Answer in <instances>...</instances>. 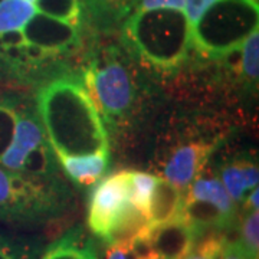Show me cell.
Segmentation results:
<instances>
[{"mask_svg":"<svg viewBox=\"0 0 259 259\" xmlns=\"http://www.w3.org/2000/svg\"><path fill=\"white\" fill-rule=\"evenodd\" d=\"M37 117L48 143L61 156L108 153L101 114L85 87L71 78H58L37 91Z\"/></svg>","mask_w":259,"mask_h":259,"instance_id":"cell-1","label":"cell"},{"mask_svg":"<svg viewBox=\"0 0 259 259\" xmlns=\"http://www.w3.org/2000/svg\"><path fill=\"white\" fill-rule=\"evenodd\" d=\"M125 32L140 56L160 69L183 64L192 44V26L183 10H139Z\"/></svg>","mask_w":259,"mask_h":259,"instance_id":"cell-2","label":"cell"},{"mask_svg":"<svg viewBox=\"0 0 259 259\" xmlns=\"http://www.w3.org/2000/svg\"><path fill=\"white\" fill-rule=\"evenodd\" d=\"M258 0H216L192 28V40L206 55H229L258 29Z\"/></svg>","mask_w":259,"mask_h":259,"instance_id":"cell-3","label":"cell"},{"mask_svg":"<svg viewBox=\"0 0 259 259\" xmlns=\"http://www.w3.org/2000/svg\"><path fill=\"white\" fill-rule=\"evenodd\" d=\"M65 200L55 177L28 176L0 167V219L39 221L56 214Z\"/></svg>","mask_w":259,"mask_h":259,"instance_id":"cell-4","label":"cell"},{"mask_svg":"<svg viewBox=\"0 0 259 259\" xmlns=\"http://www.w3.org/2000/svg\"><path fill=\"white\" fill-rule=\"evenodd\" d=\"M85 90L101 117L108 120L127 114L136 100L134 79L118 61L91 65L85 72Z\"/></svg>","mask_w":259,"mask_h":259,"instance_id":"cell-5","label":"cell"},{"mask_svg":"<svg viewBox=\"0 0 259 259\" xmlns=\"http://www.w3.org/2000/svg\"><path fill=\"white\" fill-rule=\"evenodd\" d=\"M131 171L105 177L95 187L90 202L88 225L94 235L104 238L125 206L130 203Z\"/></svg>","mask_w":259,"mask_h":259,"instance_id":"cell-6","label":"cell"},{"mask_svg":"<svg viewBox=\"0 0 259 259\" xmlns=\"http://www.w3.org/2000/svg\"><path fill=\"white\" fill-rule=\"evenodd\" d=\"M26 44L45 51L49 55L69 52L79 40V32L74 23L35 13L22 28Z\"/></svg>","mask_w":259,"mask_h":259,"instance_id":"cell-7","label":"cell"},{"mask_svg":"<svg viewBox=\"0 0 259 259\" xmlns=\"http://www.w3.org/2000/svg\"><path fill=\"white\" fill-rule=\"evenodd\" d=\"M47 136L36 114L20 110L15 136L8 150L0 157V166L10 171L22 173V167L30 151L47 143Z\"/></svg>","mask_w":259,"mask_h":259,"instance_id":"cell-8","label":"cell"},{"mask_svg":"<svg viewBox=\"0 0 259 259\" xmlns=\"http://www.w3.org/2000/svg\"><path fill=\"white\" fill-rule=\"evenodd\" d=\"M197 232L182 216L153 228L151 246L160 259H183L193 250Z\"/></svg>","mask_w":259,"mask_h":259,"instance_id":"cell-9","label":"cell"},{"mask_svg":"<svg viewBox=\"0 0 259 259\" xmlns=\"http://www.w3.org/2000/svg\"><path fill=\"white\" fill-rule=\"evenodd\" d=\"M213 147L204 143L183 144L173 150L164 164V180L179 189L189 187L203 168Z\"/></svg>","mask_w":259,"mask_h":259,"instance_id":"cell-10","label":"cell"},{"mask_svg":"<svg viewBox=\"0 0 259 259\" xmlns=\"http://www.w3.org/2000/svg\"><path fill=\"white\" fill-rule=\"evenodd\" d=\"M153 226L143 213L137 210L131 203L117 216L111 225L110 231L102 238L110 246H122L128 248L137 238L143 235H150Z\"/></svg>","mask_w":259,"mask_h":259,"instance_id":"cell-11","label":"cell"},{"mask_svg":"<svg viewBox=\"0 0 259 259\" xmlns=\"http://www.w3.org/2000/svg\"><path fill=\"white\" fill-rule=\"evenodd\" d=\"M183 194L180 189L164 179H157L148 206V223L156 228L180 216Z\"/></svg>","mask_w":259,"mask_h":259,"instance_id":"cell-12","label":"cell"},{"mask_svg":"<svg viewBox=\"0 0 259 259\" xmlns=\"http://www.w3.org/2000/svg\"><path fill=\"white\" fill-rule=\"evenodd\" d=\"M180 216L194 231L199 233L206 231H222L232 226V219L226 218L219 209L206 202H199L186 197L183 199Z\"/></svg>","mask_w":259,"mask_h":259,"instance_id":"cell-13","label":"cell"},{"mask_svg":"<svg viewBox=\"0 0 259 259\" xmlns=\"http://www.w3.org/2000/svg\"><path fill=\"white\" fill-rule=\"evenodd\" d=\"M59 160L66 175L75 183L90 186L104 175L108 166V153H97L88 156H61Z\"/></svg>","mask_w":259,"mask_h":259,"instance_id":"cell-14","label":"cell"},{"mask_svg":"<svg viewBox=\"0 0 259 259\" xmlns=\"http://www.w3.org/2000/svg\"><path fill=\"white\" fill-rule=\"evenodd\" d=\"M189 199L199 200V202H206L219 209L221 212L233 219L235 216V204L232 197L228 194L226 189L223 187L222 182L219 179H197L190 183L189 187Z\"/></svg>","mask_w":259,"mask_h":259,"instance_id":"cell-15","label":"cell"},{"mask_svg":"<svg viewBox=\"0 0 259 259\" xmlns=\"http://www.w3.org/2000/svg\"><path fill=\"white\" fill-rule=\"evenodd\" d=\"M40 259H97L93 243L76 229L54 243Z\"/></svg>","mask_w":259,"mask_h":259,"instance_id":"cell-16","label":"cell"},{"mask_svg":"<svg viewBox=\"0 0 259 259\" xmlns=\"http://www.w3.org/2000/svg\"><path fill=\"white\" fill-rule=\"evenodd\" d=\"M35 13L29 0H0V33L22 29Z\"/></svg>","mask_w":259,"mask_h":259,"instance_id":"cell-17","label":"cell"},{"mask_svg":"<svg viewBox=\"0 0 259 259\" xmlns=\"http://www.w3.org/2000/svg\"><path fill=\"white\" fill-rule=\"evenodd\" d=\"M55 151L49 146V143L42 144L40 147L30 151L22 167V173L28 176L54 177L56 175Z\"/></svg>","mask_w":259,"mask_h":259,"instance_id":"cell-18","label":"cell"},{"mask_svg":"<svg viewBox=\"0 0 259 259\" xmlns=\"http://www.w3.org/2000/svg\"><path fill=\"white\" fill-rule=\"evenodd\" d=\"M157 183V177L144 171H131L130 203L148 218V206L153 190Z\"/></svg>","mask_w":259,"mask_h":259,"instance_id":"cell-19","label":"cell"},{"mask_svg":"<svg viewBox=\"0 0 259 259\" xmlns=\"http://www.w3.org/2000/svg\"><path fill=\"white\" fill-rule=\"evenodd\" d=\"M37 13L76 25L81 15L79 0H32Z\"/></svg>","mask_w":259,"mask_h":259,"instance_id":"cell-20","label":"cell"},{"mask_svg":"<svg viewBox=\"0 0 259 259\" xmlns=\"http://www.w3.org/2000/svg\"><path fill=\"white\" fill-rule=\"evenodd\" d=\"M242 72L250 82H256L259 76V32L253 30L242 44Z\"/></svg>","mask_w":259,"mask_h":259,"instance_id":"cell-21","label":"cell"},{"mask_svg":"<svg viewBox=\"0 0 259 259\" xmlns=\"http://www.w3.org/2000/svg\"><path fill=\"white\" fill-rule=\"evenodd\" d=\"M221 177H222L221 182H222L223 187L226 189V192L232 197V200H236V202L242 200L246 190H248L242 161L232 163V164L223 167L222 171H221Z\"/></svg>","mask_w":259,"mask_h":259,"instance_id":"cell-22","label":"cell"},{"mask_svg":"<svg viewBox=\"0 0 259 259\" xmlns=\"http://www.w3.org/2000/svg\"><path fill=\"white\" fill-rule=\"evenodd\" d=\"M239 243L252 259H258L259 250V213L258 210H250L245 216L241 226Z\"/></svg>","mask_w":259,"mask_h":259,"instance_id":"cell-23","label":"cell"},{"mask_svg":"<svg viewBox=\"0 0 259 259\" xmlns=\"http://www.w3.org/2000/svg\"><path fill=\"white\" fill-rule=\"evenodd\" d=\"M18 115V107L13 102L0 101V157L13 140Z\"/></svg>","mask_w":259,"mask_h":259,"instance_id":"cell-24","label":"cell"},{"mask_svg":"<svg viewBox=\"0 0 259 259\" xmlns=\"http://www.w3.org/2000/svg\"><path fill=\"white\" fill-rule=\"evenodd\" d=\"M216 0H185V12L186 18L189 20L190 26L193 28L197 23V20L203 16V13L209 9Z\"/></svg>","mask_w":259,"mask_h":259,"instance_id":"cell-25","label":"cell"},{"mask_svg":"<svg viewBox=\"0 0 259 259\" xmlns=\"http://www.w3.org/2000/svg\"><path fill=\"white\" fill-rule=\"evenodd\" d=\"M183 8H185V0H141L140 2V10H183Z\"/></svg>","mask_w":259,"mask_h":259,"instance_id":"cell-26","label":"cell"},{"mask_svg":"<svg viewBox=\"0 0 259 259\" xmlns=\"http://www.w3.org/2000/svg\"><path fill=\"white\" fill-rule=\"evenodd\" d=\"M243 167V175H245V182H246V189L252 190L255 187H258L259 182V170L258 167L248 161H242Z\"/></svg>","mask_w":259,"mask_h":259,"instance_id":"cell-27","label":"cell"},{"mask_svg":"<svg viewBox=\"0 0 259 259\" xmlns=\"http://www.w3.org/2000/svg\"><path fill=\"white\" fill-rule=\"evenodd\" d=\"M222 259H252L241 245H226Z\"/></svg>","mask_w":259,"mask_h":259,"instance_id":"cell-28","label":"cell"},{"mask_svg":"<svg viewBox=\"0 0 259 259\" xmlns=\"http://www.w3.org/2000/svg\"><path fill=\"white\" fill-rule=\"evenodd\" d=\"M105 259H136L127 248L122 246H110L105 250Z\"/></svg>","mask_w":259,"mask_h":259,"instance_id":"cell-29","label":"cell"},{"mask_svg":"<svg viewBox=\"0 0 259 259\" xmlns=\"http://www.w3.org/2000/svg\"><path fill=\"white\" fill-rule=\"evenodd\" d=\"M246 207L249 210H258V187L252 189V192L246 199Z\"/></svg>","mask_w":259,"mask_h":259,"instance_id":"cell-30","label":"cell"},{"mask_svg":"<svg viewBox=\"0 0 259 259\" xmlns=\"http://www.w3.org/2000/svg\"><path fill=\"white\" fill-rule=\"evenodd\" d=\"M0 259H19V256L10 246L0 245Z\"/></svg>","mask_w":259,"mask_h":259,"instance_id":"cell-31","label":"cell"},{"mask_svg":"<svg viewBox=\"0 0 259 259\" xmlns=\"http://www.w3.org/2000/svg\"><path fill=\"white\" fill-rule=\"evenodd\" d=\"M183 259H206V258L200 256V255H197V253H193V255H190V253H189V255H187V256Z\"/></svg>","mask_w":259,"mask_h":259,"instance_id":"cell-32","label":"cell"},{"mask_svg":"<svg viewBox=\"0 0 259 259\" xmlns=\"http://www.w3.org/2000/svg\"><path fill=\"white\" fill-rule=\"evenodd\" d=\"M29 2H32V0H29Z\"/></svg>","mask_w":259,"mask_h":259,"instance_id":"cell-33","label":"cell"}]
</instances>
